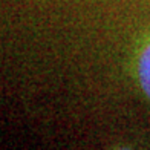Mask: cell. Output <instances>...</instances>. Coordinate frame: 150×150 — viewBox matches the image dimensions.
<instances>
[{"label": "cell", "mask_w": 150, "mask_h": 150, "mask_svg": "<svg viewBox=\"0 0 150 150\" xmlns=\"http://www.w3.org/2000/svg\"><path fill=\"white\" fill-rule=\"evenodd\" d=\"M136 71H138V81L144 95L150 100V42H147L138 55V63H136Z\"/></svg>", "instance_id": "1"}]
</instances>
